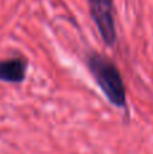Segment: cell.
Returning a JSON list of instances; mask_svg holds the SVG:
<instances>
[{
    "label": "cell",
    "instance_id": "6da1fadb",
    "mask_svg": "<svg viewBox=\"0 0 153 154\" xmlns=\"http://www.w3.org/2000/svg\"><path fill=\"white\" fill-rule=\"evenodd\" d=\"M88 69L107 100L118 108H125L126 89L115 64L100 54H92L88 58Z\"/></svg>",
    "mask_w": 153,
    "mask_h": 154
},
{
    "label": "cell",
    "instance_id": "7a4b0ae2",
    "mask_svg": "<svg viewBox=\"0 0 153 154\" xmlns=\"http://www.w3.org/2000/svg\"><path fill=\"white\" fill-rule=\"evenodd\" d=\"M88 5L100 37L107 46H113L117 41L113 0H88Z\"/></svg>",
    "mask_w": 153,
    "mask_h": 154
},
{
    "label": "cell",
    "instance_id": "3957f363",
    "mask_svg": "<svg viewBox=\"0 0 153 154\" xmlns=\"http://www.w3.org/2000/svg\"><path fill=\"white\" fill-rule=\"evenodd\" d=\"M27 62L24 58H8L0 61V81L19 84L26 77Z\"/></svg>",
    "mask_w": 153,
    "mask_h": 154
}]
</instances>
